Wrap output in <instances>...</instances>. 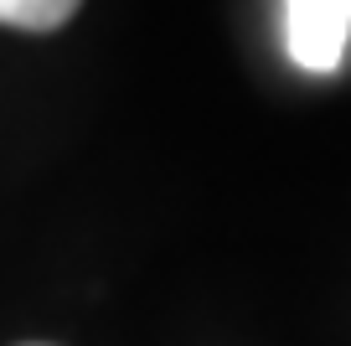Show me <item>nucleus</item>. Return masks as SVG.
I'll use <instances>...</instances> for the list:
<instances>
[{
	"instance_id": "obj_2",
	"label": "nucleus",
	"mask_w": 351,
	"mask_h": 346,
	"mask_svg": "<svg viewBox=\"0 0 351 346\" xmlns=\"http://www.w3.org/2000/svg\"><path fill=\"white\" fill-rule=\"evenodd\" d=\"M77 0H0V26L16 32H57L62 21H73Z\"/></svg>"
},
{
	"instance_id": "obj_1",
	"label": "nucleus",
	"mask_w": 351,
	"mask_h": 346,
	"mask_svg": "<svg viewBox=\"0 0 351 346\" xmlns=\"http://www.w3.org/2000/svg\"><path fill=\"white\" fill-rule=\"evenodd\" d=\"M285 36L305 73H336L351 42V0H289Z\"/></svg>"
}]
</instances>
